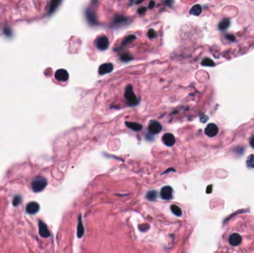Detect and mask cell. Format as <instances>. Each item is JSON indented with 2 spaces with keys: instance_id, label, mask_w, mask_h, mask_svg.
Wrapping results in <instances>:
<instances>
[{
  "instance_id": "obj_1",
  "label": "cell",
  "mask_w": 254,
  "mask_h": 253,
  "mask_svg": "<svg viewBox=\"0 0 254 253\" xmlns=\"http://www.w3.org/2000/svg\"><path fill=\"white\" fill-rule=\"evenodd\" d=\"M124 96L125 98L126 99L127 103L131 106H134V105L138 104L139 101L137 100L136 95L135 94V93H134L133 88H132V85H128L126 86V89H125Z\"/></svg>"
},
{
  "instance_id": "obj_2",
  "label": "cell",
  "mask_w": 254,
  "mask_h": 253,
  "mask_svg": "<svg viewBox=\"0 0 254 253\" xmlns=\"http://www.w3.org/2000/svg\"><path fill=\"white\" fill-rule=\"evenodd\" d=\"M46 185H47V180L45 177H41V176L35 177L31 184L32 189L35 192H40L42 191L46 188Z\"/></svg>"
},
{
  "instance_id": "obj_3",
  "label": "cell",
  "mask_w": 254,
  "mask_h": 253,
  "mask_svg": "<svg viewBox=\"0 0 254 253\" xmlns=\"http://www.w3.org/2000/svg\"><path fill=\"white\" fill-rule=\"evenodd\" d=\"M95 45L98 49L101 51L106 50L109 46V39L105 35L100 36L96 39Z\"/></svg>"
},
{
  "instance_id": "obj_4",
  "label": "cell",
  "mask_w": 254,
  "mask_h": 253,
  "mask_svg": "<svg viewBox=\"0 0 254 253\" xmlns=\"http://www.w3.org/2000/svg\"><path fill=\"white\" fill-rule=\"evenodd\" d=\"M148 130L151 134H156L160 133L162 130V125L160 123L155 120H151L148 125Z\"/></svg>"
},
{
  "instance_id": "obj_5",
  "label": "cell",
  "mask_w": 254,
  "mask_h": 253,
  "mask_svg": "<svg viewBox=\"0 0 254 253\" xmlns=\"http://www.w3.org/2000/svg\"><path fill=\"white\" fill-rule=\"evenodd\" d=\"M204 132L208 137H213L217 135L218 133H219V128L214 123H210L209 125H207L206 128H205Z\"/></svg>"
},
{
  "instance_id": "obj_6",
  "label": "cell",
  "mask_w": 254,
  "mask_h": 253,
  "mask_svg": "<svg viewBox=\"0 0 254 253\" xmlns=\"http://www.w3.org/2000/svg\"><path fill=\"white\" fill-rule=\"evenodd\" d=\"M56 80L60 82H65L69 80V74L68 71L65 69H59L57 70L54 75Z\"/></svg>"
},
{
  "instance_id": "obj_7",
  "label": "cell",
  "mask_w": 254,
  "mask_h": 253,
  "mask_svg": "<svg viewBox=\"0 0 254 253\" xmlns=\"http://www.w3.org/2000/svg\"><path fill=\"white\" fill-rule=\"evenodd\" d=\"M173 189L169 186H166L161 190V197L164 200H170L173 197Z\"/></svg>"
},
{
  "instance_id": "obj_8",
  "label": "cell",
  "mask_w": 254,
  "mask_h": 253,
  "mask_svg": "<svg viewBox=\"0 0 254 253\" xmlns=\"http://www.w3.org/2000/svg\"><path fill=\"white\" fill-rule=\"evenodd\" d=\"M162 141L167 146H173L175 143V138L173 134L166 133L163 135Z\"/></svg>"
},
{
  "instance_id": "obj_9",
  "label": "cell",
  "mask_w": 254,
  "mask_h": 253,
  "mask_svg": "<svg viewBox=\"0 0 254 253\" xmlns=\"http://www.w3.org/2000/svg\"><path fill=\"white\" fill-rule=\"evenodd\" d=\"M241 236L240 235L237 234V233H233V234L230 235V237H229V243L232 246V247H237L241 243Z\"/></svg>"
},
{
  "instance_id": "obj_10",
  "label": "cell",
  "mask_w": 254,
  "mask_h": 253,
  "mask_svg": "<svg viewBox=\"0 0 254 253\" xmlns=\"http://www.w3.org/2000/svg\"><path fill=\"white\" fill-rule=\"evenodd\" d=\"M114 69V66L112 63H104L102 64L99 67V73L101 75L111 73Z\"/></svg>"
},
{
  "instance_id": "obj_11",
  "label": "cell",
  "mask_w": 254,
  "mask_h": 253,
  "mask_svg": "<svg viewBox=\"0 0 254 253\" xmlns=\"http://www.w3.org/2000/svg\"><path fill=\"white\" fill-rule=\"evenodd\" d=\"M40 210V205L37 202H31L26 206L27 212L31 215L36 214Z\"/></svg>"
},
{
  "instance_id": "obj_12",
  "label": "cell",
  "mask_w": 254,
  "mask_h": 253,
  "mask_svg": "<svg viewBox=\"0 0 254 253\" xmlns=\"http://www.w3.org/2000/svg\"><path fill=\"white\" fill-rule=\"evenodd\" d=\"M39 232L42 238H48L50 236V232L48 229L47 226L41 220L39 221Z\"/></svg>"
},
{
  "instance_id": "obj_13",
  "label": "cell",
  "mask_w": 254,
  "mask_h": 253,
  "mask_svg": "<svg viewBox=\"0 0 254 253\" xmlns=\"http://www.w3.org/2000/svg\"><path fill=\"white\" fill-rule=\"evenodd\" d=\"M85 14H86L87 20L91 25L97 24V18H96V14H94V12L93 11V10H87Z\"/></svg>"
},
{
  "instance_id": "obj_14",
  "label": "cell",
  "mask_w": 254,
  "mask_h": 253,
  "mask_svg": "<svg viewBox=\"0 0 254 253\" xmlns=\"http://www.w3.org/2000/svg\"><path fill=\"white\" fill-rule=\"evenodd\" d=\"M125 124L128 128L133 131H135V132H138V131H141L143 128L142 125L140 124V123H135V122H126Z\"/></svg>"
},
{
  "instance_id": "obj_15",
  "label": "cell",
  "mask_w": 254,
  "mask_h": 253,
  "mask_svg": "<svg viewBox=\"0 0 254 253\" xmlns=\"http://www.w3.org/2000/svg\"><path fill=\"white\" fill-rule=\"evenodd\" d=\"M230 25V20L229 19H224L219 22V28L221 30H224L229 28Z\"/></svg>"
},
{
  "instance_id": "obj_16",
  "label": "cell",
  "mask_w": 254,
  "mask_h": 253,
  "mask_svg": "<svg viewBox=\"0 0 254 253\" xmlns=\"http://www.w3.org/2000/svg\"><path fill=\"white\" fill-rule=\"evenodd\" d=\"M201 10H202V8H201V5H195L194 6H192V8L190 9V10H189V14L194 16H198L201 14Z\"/></svg>"
},
{
  "instance_id": "obj_17",
  "label": "cell",
  "mask_w": 254,
  "mask_h": 253,
  "mask_svg": "<svg viewBox=\"0 0 254 253\" xmlns=\"http://www.w3.org/2000/svg\"><path fill=\"white\" fill-rule=\"evenodd\" d=\"M136 39V37L135 35H129V36H128V37H126V38L122 41V42H121V47H120V48H121V47H124V46L126 45L128 43L132 42V40H134V39Z\"/></svg>"
},
{
  "instance_id": "obj_18",
  "label": "cell",
  "mask_w": 254,
  "mask_h": 253,
  "mask_svg": "<svg viewBox=\"0 0 254 253\" xmlns=\"http://www.w3.org/2000/svg\"><path fill=\"white\" fill-rule=\"evenodd\" d=\"M83 233H84V228H83V223H82V220H81V218H79V223H78V226H77L78 238H81V237L83 235Z\"/></svg>"
},
{
  "instance_id": "obj_19",
  "label": "cell",
  "mask_w": 254,
  "mask_h": 253,
  "mask_svg": "<svg viewBox=\"0 0 254 253\" xmlns=\"http://www.w3.org/2000/svg\"><path fill=\"white\" fill-rule=\"evenodd\" d=\"M170 209H171L172 212H173L174 215H176V216H181V214H182L181 209L180 208L178 207V206L177 205H175V204H173V205L171 206Z\"/></svg>"
},
{
  "instance_id": "obj_20",
  "label": "cell",
  "mask_w": 254,
  "mask_h": 253,
  "mask_svg": "<svg viewBox=\"0 0 254 253\" xmlns=\"http://www.w3.org/2000/svg\"><path fill=\"white\" fill-rule=\"evenodd\" d=\"M247 166L250 168H254V155H250L246 161Z\"/></svg>"
},
{
  "instance_id": "obj_21",
  "label": "cell",
  "mask_w": 254,
  "mask_h": 253,
  "mask_svg": "<svg viewBox=\"0 0 254 253\" xmlns=\"http://www.w3.org/2000/svg\"><path fill=\"white\" fill-rule=\"evenodd\" d=\"M157 197V192L155 191H149L148 192L147 194H146V198L149 200H151V201H153L156 199Z\"/></svg>"
},
{
  "instance_id": "obj_22",
  "label": "cell",
  "mask_w": 254,
  "mask_h": 253,
  "mask_svg": "<svg viewBox=\"0 0 254 253\" xmlns=\"http://www.w3.org/2000/svg\"><path fill=\"white\" fill-rule=\"evenodd\" d=\"M60 1H52L51 2V5H50L49 9V14H52L55 10H56L58 5H60Z\"/></svg>"
},
{
  "instance_id": "obj_23",
  "label": "cell",
  "mask_w": 254,
  "mask_h": 253,
  "mask_svg": "<svg viewBox=\"0 0 254 253\" xmlns=\"http://www.w3.org/2000/svg\"><path fill=\"white\" fill-rule=\"evenodd\" d=\"M201 64L204 66H214L215 65L213 61L209 58H205L204 60H203V61L201 62Z\"/></svg>"
},
{
  "instance_id": "obj_24",
  "label": "cell",
  "mask_w": 254,
  "mask_h": 253,
  "mask_svg": "<svg viewBox=\"0 0 254 253\" xmlns=\"http://www.w3.org/2000/svg\"><path fill=\"white\" fill-rule=\"evenodd\" d=\"M132 55H130L129 53H123V54L121 55V60L123 61V62H129V61H131L132 60Z\"/></svg>"
},
{
  "instance_id": "obj_25",
  "label": "cell",
  "mask_w": 254,
  "mask_h": 253,
  "mask_svg": "<svg viewBox=\"0 0 254 253\" xmlns=\"http://www.w3.org/2000/svg\"><path fill=\"white\" fill-rule=\"evenodd\" d=\"M147 35H148V37H149V38L153 39V38H155V37H156L157 33L153 29H149L147 33Z\"/></svg>"
},
{
  "instance_id": "obj_26",
  "label": "cell",
  "mask_w": 254,
  "mask_h": 253,
  "mask_svg": "<svg viewBox=\"0 0 254 253\" xmlns=\"http://www.w3.org/2000/svg\"><path fill=\"white\" fill-rule=\"evenodd\" d=\"M20 202H21V197H19V196H16L15 197H14V201H13L14 206H18V205H19V204H20Z\"/></svg>"
},
{
  "instance_id": "obj_27",
  "label": "cell",
  "mask_w": 254,
  "mask_h": 253,
  "mask_svg": "<svg viewBox=\"0 0 254 253\" xmlns=\"http://www.w3.org/2000/svg\"><path fill=\"white\" fill-rule=\"evenodd\" d=\"M250 145L252 148H254V134L251 136V137L250 138Z\"/></svg>"
},
{
  "instance_id": "obj_28",
  "label": "cell",
  "mask_w": 254,
  "mask_h": 253,
  "mask_svg": "<svg viewBox=\"0 0 254 253\" xmlns=\"http://www.w3.org/2000/svg\"><path fill=\"white\" fill-rule=\"evenodd\" d=\"M145 11H146V8H144V7H143V8H139V10H138V14H144L145 13Z\"/></svg>"
},
{
  "instance_id": "obj_29",
  "label": "cell",
  "mask_w": 254,
  "mask_h": 253,
  "mask_svg": "<svg viewBox=\"0 0 254 253\" xmlns=\"http://www.w3.org/2000/svg\"><path fill=\"white\" fill-rule=\"evenodd\" d=\"M155 2H153V1L150 2L149 4V8H153L154 6H155Z\"/></svg>"
},
{
  "instance_id": "obj_30",
  "label": "cell",
  "mask_w": 254,
  "mask_h": 253,
  "mask_svg": "<svg viewBox=\"0 0 254 253\" xmlns=\"http://www.w3.org/2000/svg\"><path fill=\"white\" fill-rule=\"evenodd\" d=\"M211 192H212V186H209L207 189V192L210 194L211 193Z\"/></svg>"
}]
</instances>
